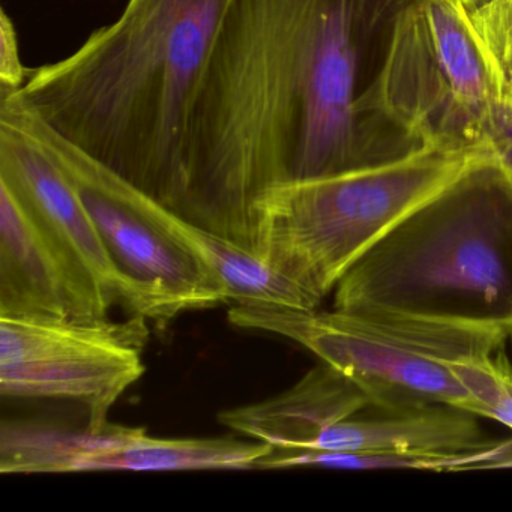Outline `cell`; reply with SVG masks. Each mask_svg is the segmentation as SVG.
Segmentation results:
<instances>
[{
    "mask_svg": "<svg viewBox=\"0 0 512 512\" xmlns=\"http://www.w3.org/2000/svg\"><path fill=\"white\" fill-rule=\"evenodd\" d=\"M410 2L230 0L194 100L175 214L256 256L266 191L416 151L362 110Z\"/></svg>",
    "mask_w": 512,
    "mask_h": 512,
    "instance_id": "obj_1",
    "label": "cell"
},
{
    "mask_svg": "<svg viewBox=\"0 0 512 512\" xmlns=\"http://www.w3.org/2000/svg\"><path fill=\"white\" fill-rule=\"evenodd\" d=\"M230 0H128L20 97L68 142L176 212L188 125Z\"/></svg>",
    "mask_w": 512,
    "mask_h": 512,
    "instance_id": "obj_2",
    "label": "cell"
},
{
    "mask_svg": "<svg viewBox=\"0 0 512 512\" xmlns=\"http://www.w3.org/2000/svg\"><path fill=\"white\" fill-rule=\"evenodd\" d=\"M334 308L512 332V181L491 154L377 241L335 287Z\"/></svg>",
    "mask_w": 512,
    "mask_h": 512,
    "instance_id": "obj_3",
    "label": "cell"
},
{
    "mask_svg": "<svg viewBox=\"0 0 512 512\" xmlns=\"http://www.w3.org/2000/svg\"><path fill=\"white\" fill-rule=\"evenodd\" d=\"M362 110L418 148L491 151L512 130V101L484 0H412L395 22Z\"/></svg>",
    "mask_w": 512,
    "mask_h": 512,
    "instance_id": "obj_4",
    "label": "cell"
},
{
    "mask_svg": "<svg viewBox=\"0 0 512 512\" xmlns=\"http://www.w3.org/2000/svg\"><path fill=\"white\" fill-rule=\"evenodd\" d=\"M490 152L422 146L377 166L277 185L254 208L256 256L320 307L392 227Z\"/></svg>",
    "mask_w": 512,
    "mask_h": 512,
    "instance_id": "obj_5",
    "label": "cell"
},
{
    "mask_svg": "<svg viewBox=\"0 0 512 512\" xmlns=\"http://www.w3.org/2000/svg\"><path fill=\"white\" fill-rule=\"evenodd\" d=\"M229 322L301 344L349 377L380 410L448 404L470 412L469 394L452 365L497 352L512 335L496 326L409 314L256 304H236Z\"/></svg>",
    "mask_w": 512,
    "mask_h": 512,
    "instance_id": "obj_6",
    "label": "cell"
},
{
    "mask_svg": "<svg viewBox=\"0 0 512 512\" xmlns=\"http://www.w3.org/2000/svg\"><path fill=\"white\" fill-rule=\"evenodd\" d=\"M0 116L28 133L73 182L113 262L145 298L149 320L169 322L230 301L217 272L143 211L136 187L38 118L19 89L0 88Z\"/></svg>",
    "mask_w": 512,
    "mask_h": 512,
    "instance_id": "obj_7",
    "label": "cell"
},
{
    "mask_svg": "<svg viewBox=\"0 0 512 512\" xmlns=\"http://www.w3.org/2000/svg\"><path fill=\"white\" fill-rule=\"evenodd\" d=\"M148 319L47 322L0 317V394L70 400L88 428L109 422L116 401L145 374Z\"/></svg>",
    "mask_w": 512,
    "mask_h": 512,
    "instance_id": "obj_8",
    "label": "cell"
},
{
    "mask_svg": "<svg viewBox=\"0 0 512 512\" xmlns=\"http://www.w3.org/2000/svg\"><path fill=\"white\" fill-rule=\"evenodd\" d=\"M0 182L7 185L104 301L149 320L140 290L119 271L76 187L50 155L0 116Z\"/></svg>",
    "mask_w": 512,
    "mask_h": 512,
    "instance_id": "obj_9",
    "label": "cell"
},
{
    "mask_svg": "<svg viewBox=\"0 0 512 512\" xmlns=\"http://www.w3.org/2000/svg\"><path fill=\"white\" fill-rule=\"evenodd\" d=\"M112 310L0 182V317L100 322Z\"/></svg>",
    "mask_w": 512,
    "mask_h": 512,
    "instance_id": "obj_10",
    "label": "cell"
},
{
    "mask_svg": "<svg viewBox=\"0 0 512 512\" xmlns=\"http://www.w3.org/2000/svg\"><path fill=\"white\" fill-rule=\"evenodd\" d=\"M272 451L268 443L235 437L161 439L145 428L107 422L65 434L61 472H172V470H247Z\"/></svg>",
    "mask_w": 512,
    "mask_h": 512,
    "instance_id": "obj_11",
    "label": "cell"
},
{
    "mask_svg": "<svg viewBox=\"0 0 512 512\" xmlns=\"http://www.w3.org/2000/svg\"><path fill=\"white\" fill-rule=\"evenodd\" d=\"M368 407L370 401L349 377L322 362L287 391L224 410L218 421L274 449H308L323 431Z\"/></svg>",
    "mask_w": 512,
    "mask_h": 512,
    "instance_id": "obj_12",
    "label": "cell"
},
{
    "mask_svg": "<svg viewBox=\"0 0 512 512\" xmlns=\"http://www.w3.org/2000/svg\"><path fill=\"white\" fill-rule=\"evenodd\" d=\"M353 415L323 431L308 449L335 452L458 455L481 451L496 440L479 430L478 416L448 404Z\"/></svg>",
    "mask_w": 512,
    "mask_h": 512,
    "instance_id": "obj_13",
    "label": "cell"
},
{
    "mask_svg": "<svg viewBox=\"0 0 512 512\" xmlns=\"http://www.w3.org/2000/svg\"><path fill=\"white\" fill-rule=\"evenodd\" d=\"M503 445L496 440L481 451L458 455L388 454V452H335L317 449H272L257 464V469H293V467H325V469L373 470L416 469L431 472H466L484 469L485 464Z\"/></svg>",
    "mask_w": 512,
    "mask_h": 512,
    "instance_id": "obj_14",
    "label": "cell"
},
{
    "mask_svg": "<svg viewBox=\"0 0 512 512\" xmlns=\"http://www.w3.org/2000/svg\"><path fill=\"white\" fill-rule=\"evenodd\" d=\"M452 373L469 394L470 413L512 430V361L505 350L458 359Z\"/></svg>",
    "mask_w": 512,
    "mask_h": 512,
    "instance_id": "obj_15",
    "label": "cell"
},
{
    "mask_svg": "<svg viewBox=\"0 0 512 512\" xmlns=\"http://www.w3.org/2000/svg\"><path fill=\"white\" fill-rule=\"evenodd\" d=\"M491 43L512 98V0H487Z\"/></svg>",
    "mask_w": 512,
    "mask_h": 512,
    "instance_id": "obj_16",
    "label": "cell"
},
{
    "mask_svg": "<svg viewBox=\"0 0 512 512\" xmlns=\"http://www.w3.org/2000/svg\"><path fill=\"white\" fill-rule=\"evenodd\" d=\"M28 70L20 61L19 41L13 19L7 11L0 13V86L22 89L28 80Z\"/></svg>",
    "mask_w": 512,
    "mask_h": 512,
    "instance_id": "obj_17",
    "label": "cell"
},
{
    "mask_svg": "<svg viewBox=\"0 0 512 512\" xmlns=\"http://www.w3.org/2000/svg\"><path fill=\"white\" fill-rule=\"evenodd\" d=\"M491 157L512 181V130L491 146Z\"/></svg>",
    "mask_w": 512,
    "mask_h": 512,
    "instance_id": "obj_18",
    "label": "cell"
},
{
    "mask_svg": "<svg viewBox=\"0 0 512 512\" xmlns=\"http://www.w3.org/2000/svg\"><path fill=\"white\" fill-rule=\"evenodd\" d=\"M512 469V439L505 440L502 448L485 464V469Z\"/></svg>",
    "mask_w": 512,
    "mask_h": 512,
    "instance_id": "obj_19",
    "label": "cell"
}]
</instances>
